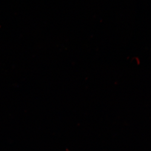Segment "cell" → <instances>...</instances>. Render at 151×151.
Listing matches in <instances>:
<instances>
[]
</instances>
